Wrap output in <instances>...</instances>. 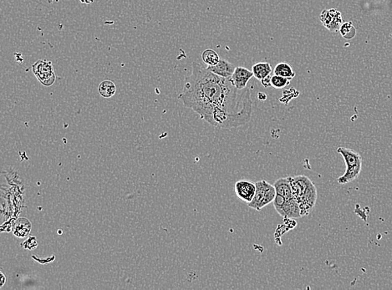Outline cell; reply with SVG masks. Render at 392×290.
<instances>
[{
	"instance_id": "obj_4",
	"label": "cell",
	"mask_w": 392,
	"mask_h": 290,
	"mask_svg": "<svg viewBox=\"0 0 392 290\" xmlns=\"http://www.w3.org/2000/svg\"><path fill=\"white\" fill-rule=\"evenodd\" d=\"M276 195V190L273 185L268 183L265 180L258 181L256 182V193L254 199L248 205L256 211H261L264 206L273 203Z\"/></svg>"
},
{
	"instance_id": "obj_5",
	"label": "cell",
	"mask_w": 392,
	"mask_h": 290,
	"mask_svg": "<svg viewBox=\"0 0 392 290\" xmlns=\"http://www.w3.org/2000/svg\"><path fill=\"white\" fill-rule=\"evenodd\" d=\"M273 204L276 212L283 218H301L300 208L296 197L290 199H285L281 196L276 195Z\"/></svg>"
},
{
	"instance_id": "obj_1",
	"label": "cell",
	"mask_w": 392,
	"mask_h": 290,
	"mask_svg": "<svg viewBox=\"0 0 392 290\" xmlns=\"http://www.w3.org/2000/svg\"><path fill=\"white\" fill-rule=\"evenodd\" d=\"M191 67L180 95L186 107L218 128L232 129L249 122L253 112L249 89H238L231 78L218 76L199 63Z\"/></svg>"
},
{
	"instance_id": "obj_15",
	"label": "cell",
	"mask_w": 392,
	"mask_h": 290,
	"mask_svg": "<svg viewBox=\"0 0 392 290\" xmlns=\"http://www.w3.org/2000/svg\"><path fill=\"white\" fill-rule=\"evenodd\" d=\"M98 91L104 98H110L116 92V87L111 80H104L99 86Z\"/></svg>"
},
{
	"instance_id": "obj_17",
	"label": "cell",
	"mask_w": 392,
	"mask_h": 290,
	"mask_svg": "<svg viewBox=\"0 0 392 290\" xmlns=\"http://www.w3.org/2000/svg\"><path fill=\"white\" fill-rule=\"evenodd\" d=\"M340 33L344 38L351 39L356 36L357 29L352 24V22H345V23L342 24L340 29Z\"/></svg>"
},
{
	"instance_id": "obj_9",
	"label": "cell",
	"mask_w": 392,
	"mask_h": 290,
	"mask_svg": "<svg viewBox=\"0 0 392 290\" xmlns=\"http://www.w3.org/2000/svg\"><path fill=\"white\" fill-rule=\"evenodd\" d=\"M254 76L253 71L248 70L247 68L236 67L234 72L232 74L231 79L232 84L239 90H244L247 88V85L249 79Z\"/></svg>"
},
{
	"instance_id": "obj_6",
	"label": "cell",
	"mask_w": 392,
	"mask_h": 290,
	"mask_svg": "<svg viewBox=\"0 0 392 290\" xmlns=\"http://www.w3.org/2000/svg\"><path fill=\"white\" fill-rule=\"evenodd\" d=\"M32 70L38 81L45 87H51L55 83L56 76L51 61L38 60L34 63Z\"/></svg>"
},
{
	"instance_id": "obj_18",
	"label": "cell",
	"mask_w": 392,
	"mask_h": 290,
	"mask_svg": "<svg viewBox=\"0 0 392 290\" xmlns=\"http://www.w3.org/2000/svg\"><path fill=\"white\" fill-rule=\"evenodd\" d=\"M291 79L285 78V77L280 76L277 74H273L271 77V87L276 90L285 89L290 84Z\"/></svg>"
},
{
	"instance_id": "obj_21",
	"label": "cell",
	"mask_w": 392,
	"mask_h": 290,
	"mask_svg": "<svg viewBox=\"0 0 392 290\" xmlns=\"http://www.w3.org/2000/svg\"><path fill=\"white\" fill-rule=\"evenodd\" d=\"M1 274H2V280H3L2 284H1V286H3L4 285V283H5V276H4V274H3V273H1Z\"/></svg>"
},
{
	"instance_id": "obj_7",
	"label": "cell",
	"mask_w": 392,
	"mask_h": 290,
	"mask_svg": "<svg viewBox=\"0 0 392 290\" xmlns=\"http://www.w3.org/2000/svg\"><path fill=\"white\" fill-rule=\"evenodd\" d=\"M320 19L326 29L334 33L340 31V27L343 24L341 13L336 9L324 10L321 12Z\"/></svg>"
},
{
	"instance_id": "obj_19",
	"label": "cell",
	"mask_w": 392,
	"mask_h": 290,
	"mask_svg": "<svg viewBox=\"0 0 392 290\" xmlns=\"http://www.w3.org/2000/svg\"><path fill=\"white\" fill-rule=\"evenodd\" d=\"M38 245L37 242V239L35 237H30L29 239L25 241V242L22 244V247H24L25 250H34Z\"/></svg>"
},
{
	"instance_id": "obj_8",
	"label": "cell",
	"mask_w": 392,
	"mask_h": 290,
	"mask_svg": "<svg viewBox=\"0 0 392 290\" xmlns=\"http://www.w3.org/2000/svg\"><path fill=\"white\" fill-rule=\"evenodd\" d=\"M234 191L239 199L249 203L256 193V183L249 180L238 181L234 185Z\"/></svg>"
},
{
	"instance_id": "obj_20",
	"label": "cell",
	"mask_w": 392,
	"mask_h": 290,
	"mask_svg": "<svg viewBox=\"0 0 392 290\" xmlns=\"http://www.w3.org/2000/svg\"><path fill=\"white\" fill-rule=\"evenodd\" d=\"M258 97L261 101H265L266 99H267V95L265 93H263V92H259L258 94Z\"/></svg>"
},
{
	"instance_id": "obj_16",
	"label": "cell",
	"mask_w": 392,
	"mask_h": 290,
	"mask_svg": "<svg viewBox=\"0 0 392 290\" xmlns=\"http://www.w3.org/2000/svg\"><path fill=\"white\" fill-rule=\"evenodd\" d=\"M202 60L208 66H213L219 62L220 58L216 51L211 49H207L202 54Z\"/></svg>"
},
{
	"instance_id": "obj_13",
	"label": "cell",
	"mask_w": 392,
	"mask_h": 290,
	"mask_svg": "<svg viewBox=\"0 0 392 290\" xmlns=\"http://www.w3.org/2000/svg\"><path fill=\"white\" fill-rule=\"evenodd\" d=\"M31 230V223L26 218H19L15 223L14 234L19 237H26Z\"/></svg>"
},
{
	"instance_id": "obj_3",
	"label": "cell",
	"mask_w": 392,
	"mask_h": 290,
	"mask_svg": "<svg viewBox=\"0 0 392 290\" xmlns=\"http://www.w3.org/2000/svg\"><path fill=\"white\" fill-rule=\"evenodd\" d=\"M338 153L341 155L346 165V171L338 178L339 184L344 185L353 182L358 178L362 170V157L361 154L352 149L339 147Z\"/></svg>"
},
{
	"instance_id": "obj_10",
	"label": "cell",
	"mask_w": 392,
	"mask_h": 290,
	"mask_svg": "<svg viewBox=\"0 0 392 290\" xmlns=\"http://www.w3.org/2000/svg\"><path fill=\"white\" fill-rule=\"evenodd\" d=\"M273 186L276 190V194L281 196L285 199H290L295 197L291 182H290V177L280 178L279 180L275 182Z\"/></svg>"
},
{
	"instance_id": "obj_12",
	"label": "cell",
	"mask_w": 392,
	"mask_h": 290,
	"mask_svg": "<svg viewBox=\"0 0 392 290\" xmlns=\"http://www.w3.org/2000/svg\"><path fill=\"white\" fill-rule=\"evenodd\" d=\"M252 71L254 73V76L256 79L262 81L267 77L270 76L272 67L268 62L256 63L252 67Z\"/></svg>"
},
{
	"instance_id": "obj_14",
	"label": "cell",
	"mask_w": 392,
	"mask_h": 290,
	"mask_svg": "<svg viewBox=\"0 0 392 290\" xmlns=\"http://www.w3.org/2000/svg\"><path fill=\"white\" fill-rule=\"evenodd\" d=\"M273 74H277L280 76L285 77V78H289V79H293L295 76V73H294L293 68L287 62L279 63L275 66Z\"/></svg>"
},
{
	"instance_id": "obj_11",
	"label": "cell",
	"mask_w": 392,
	"mask_h": 290,
	"mask_svg": "<svg viewBox=\"0 0 392 290\" xmlns=\"http://www.w3.org/2000/svg\"><path fill=\"white\" fill-rule=\"evenodd\" d=\"M207 68L210 70L211 72L214 73L218 76L223 77V78H231L236 67L227 60H220L217 65H213V66H208Z\"/></svg>"
},
{
	"instance_id": "obj_2",
	"label": "cell",
	"mask_w": 392,
	"mask_h": 290,
	"mask_svg": "<svg viewBox=\"0 0 392 290\" xmlns=\"http://www.w3.org/2000/svg\"><path fill=\"white\" fill-rule=\"evenodd\" d=\"M290 180L299 204L301 217L308 216L313 211L317 201L316 186L306 176L290 177Z\"/></svg>"
}]
</instances>
